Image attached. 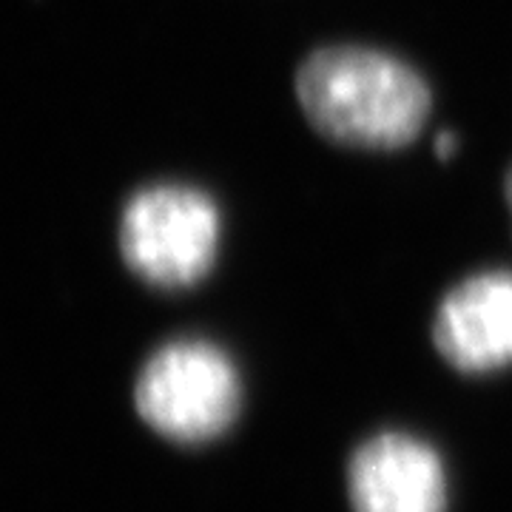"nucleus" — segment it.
<instances>
[{"instance_id":"nucleus-1","label":"nucleus","mask_w":512,"mask_h":512,"mask_svg":"<svg viewBox=\"0 0 512 512\" xmlns=\"http://www.w3.org/2000/svg\"><path fill=\"white\" fill-rule=\"evenodd\" d=\"M296 97L322 137L350 148L407 146L430 114V92L419 74L362 46H328L305 57Z\"/></svg>"},{"instance_id":"nucleus-2","label":"nucleus","mask_w":512,"mask_h":512,"mask_svg":"<svg viewBox=\"0 0 512 512\" xmlns=\"http://www.w3.org/2000/svg\"><path fill=\"white\" fill-rule=\"evenodd\" d=\"M239 399L242 387L231 356L202 339H180L157 350L134 390L143 421L180 444H202L225 433L237 419Z\"/></svg>"},{"instance_id":"nucleus-3","label":"nucleus","mask_w":512,"mask_h":512,"mask_svg":"<svg viewBox=\"0 0 512 512\" xmlns=\"http://www.w3.org/2000/svg\"><path fill=\"white\" fill-rule=\"evenodd\" d=\"M220 248V211L188 185H154L128 202L120 251L128 268L157 288H188L211 271Z\"/></svg>"},{"instance_id":"nucleus-4","label":"nucleus","mask_w":512,"mask_h":512,"mask_svg":"<svg viewBox=\"0 0 512 512\" xmlns=\"http://www.w3.org/2000/svg\"><path fill=\"white\" fill-rule=\"evenodd\" d=\"M353 512H444L447 476L439 453L407 433L365 441L348 467Z\"/></svg>"},{"instance_id":"nucleus-5","label":"nucleus","mask_w":512,"mask_h":512,"mask_svg":"<svg viewBox=\"0 0 512 512\" xmlns=\"http://www.w3.org/2000/svg\"><path fill=\"white\" fill-rule=\"evenodd\" d=\"M433 342L464 373L512 365V271L467 276L441 299Z\"/></svg>"},{"instance_id":"nucleus-6","label":"nucleus","mask_w":512,"mask_h":512,"mask_svg":"<svg viewBox=\"0 0 512 512\" xmlns=\"http://www.w3.org/2000/svg\"><path fill=\"white\" fill-rule=\"evenodd\" d=\"M458 151V137L453 131H441L439 137H436V154H439L441 160H447V157H453Z\"/></svg>"},{"instance_id":"nucleus-7","label":"nucleus","mask_w":512,"mask_h":512,"mask_svg":"<svg viewBox=\"0 0 512 512\" xmlns=\"http://www.w3.org/2000/svg\"><path fill=\"white\" fill-rule=\"evenodd\" d=\"M504 197H507V202H510L512 208V168L510 174H507V180H504Z\"/></svg>"}]
</instances>
